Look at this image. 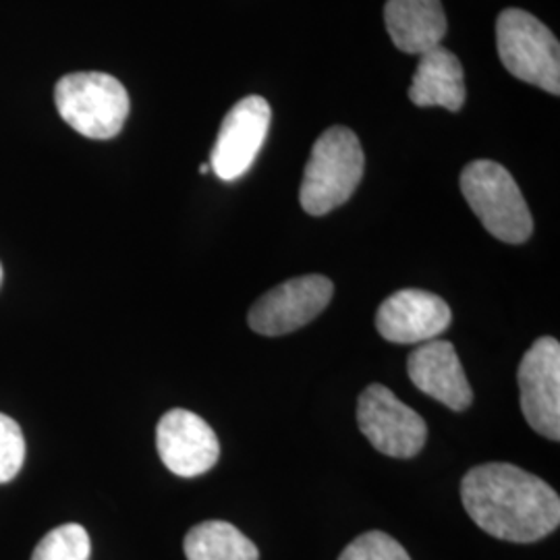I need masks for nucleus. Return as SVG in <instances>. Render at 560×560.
<instances>
[{
	"label": "nucleus",
	"instance_id": "f257e3e1",
	"mask_svg": "<svg viewBox=\"0 0 560 560\" xmlns=\"http://www.w3.org/2000/svg\"><path fill=\"white\" fill-rule=\"evenodd\" d=\"M460 501L474 523L499 540L532 544L560 523L552 486L511 463H486L465 474Z\"/></svg>",
	"mask_w": 560,
	"mask_h": 560
},
{
	"label": "nucleus",
	"instance_id": "f03ea898",
	"mask_svg": "<svg viewBox=\"0 0 560 560\" xmlns=\"http://www.w3.org/2000/svg\"><path fill=\"white\" fill-rule=\"evenodd\" d=\"M360 138L347 127H330L312 148L303 171L300 203L310 217H324L349 200L363 177Z\"/></svg>",
	"mask_w": 560,
	"mask_h": 560
},
{
	"label": "nucleus",
	"instance_id": "7ed1b4c3",
	"mask_svg": "<svg viewBox=\"0 0 560 560\" xmlns=\"http://www.w3.org/2000/svg\"><path fill=\"white\" fill-rule=\"evenodd\" d=\"M460 191L492 237L511 245L532 237L534 219L529 206L517 180L499 162H469L460 173Z\"/></svg>",
	"mask_w": 560,
	"mask_h": 560
},
{
	"label": "nucleus",
	"instance_id": "20e7f679",
	"mask_svg": "<svg viewBox=\"0 0 560 560\" xmlns=\"http://www.w3.org/2000/svg\"><path fill=\"white\" fill-rule=\"evenodd\" d=\"M60 119L90 140L117 138L129 117V94L117 78L98 71L65 75L55 88Z\"/></svg>",
	"mask_w": 560,
	"mask_h": 560
},
{
	"label": "nucleus",
	"instance_id": "39448f33",
	"mask_svg": "<svg viewBox=\"0 0 560 560\" xmlns=\"http://www.w3.org/2000/svg\"><path fill=\"white\" fill-rule=\"evenodd\" d=\"M497 46L511 75L559 96V40L536 15L521 9L502 11L497 21Z\"/></svg>",
	"mask_w": 560,
	"mask_h": 560
},
{
	"label": "nucleus",
	"instance_id": "423d86ee",
	"mask_svg": "<svg viewBox=\"0 0 560 560\" xmlns=\"http://www.w3.org/2000/svg\"><path fill=\"white\" fill-rule=\"evenodd\" d=\"M358 425L370 444L386 457L411 459L420 455L428 428L418 411L382 384H370L358 400Z\"/></svg>",
	"mask_w": 560,
	"mask_h": 560
},
{
	"label": "nucleus",
	"instance_id": "0eeeda50",
	"mask_svg": "<svg viewBox=\"0 0 560 560\" xmlns=\"http://www.w3.org/2000/svg\"><path fill=\"white\" fill-rule=\"evenodd\" d=\"M332 295V280L322 275L284 280L252 305L247 324L261 337H282L318 318Z\"/></svg>",
	"mask_w": 560,
	"mask_h": 560
},
{
	"label": "nucleus",
	"instance_id": "6e6552de",
	"mask_svg": "<svg viewBox=\"0 0 560 560\" xmlns=\"http://www.w3.org/2000/svg\"><path fill=\"white\" fill-rule=\"evenodd\" d=\"M521 409L532 430L560 441V345L552 337L536 340L517 372Z\"/></svg>",
	"mask_w": 560,
	"mask_h": 560
},
{
	"label": "nucleus",
	"instance_id": "1a4fd4ad",
	"mask_svg": "<svg viewBox=\"0 0 560 560\" xmlns=\"http://www.w3.org/2000/svg\"><path fill=\"white\" fill-rule=\"evenodd\" d=\"M272 108L261 96L237 102L224 117L210 154V168L221 180H237L252 168L268 138Z\"/></svg>",
	"mask_w": 560,
	"mask_h": 560
},
{
	"label": "nucleus",
	"instance_id": "9d476101",
	"mask_svg": "<svg viewBox=\"0 0 560 560\" xmlns=\"http://www.w3.org/2000/svg\"><path fill=\"white\" fill-rule=\"evenodd\" d=\"M162 463L179 478H198L221 457V442L208 421L187 409H171L156 428Z\"/></svg>",
	"mask_w": 560,
	"mask_h": 560
},
{
	"label": "nucleus",
	"instance_id": "9b49d317",
	"mask_svg": "<svg viewBox=\"0 0 560 560\" xmlns=\"http://www.w3.org/2000/svg\"><path fill=\"white\" fill-rule=\"evenodd\" d=\"M453 320L448 303L421 289H400L382 301L376 328L384 340L397 345L428 342L442 335Z\"/></svg>",
	"mask_w": 560,
	"mask_h": 560
},
{
	"label": "nucleus",
	"instance_id": "f8f14e48",
	"mask_svg": "<svg viewBox=\"0 0 560 560\" xmlns=\"http://www.w3.org/2000/svg\"><path fill=\"white\" fill-rule=\"evenodd\" d=\"M407 374L423 395L453 411H465L474 402L459 355L448 340L434 339L420 345L407 360Z\"/></svg>",
	"mask_w": 560,
	"mask_h": 560
},
{
	"label": "nucleus",
	"instance_id": "ddd939ff",
	"mask_svg": "<svg viewBox=\"0 0 560 560\" xmlns=\"http://www.w3.org/2000/svg\"><path fill=\"white\" fill-rule=\"evenodd\" d=\"M384 23L393 44L400 52L423 55L446 34V15L441 0H388Z\"/></svg>",
	"mask_w": 560,
	"mask_h": 560
},
{
	"label": "nucleus",
	"instance_id": "4468645a",
	"mask_svg": "<svg viewBox=\"0 0 560 560\" xmlns=\"http://www.w3.org/2000/svg\"><path fill=\"white\" fill-rule=\"evenodd\" d=\"M465 98V73L457 55L442 46L420 55V62L409 88V101L421 108L441 106L451 113H457L463 108Z\"/></svg>",
	"mask_w": 560,
	"mask_h": 560
},
{
	"label": "nucleus",
	"instance_id": "2eb2a0df",
	"mask_svg": "<svg viewBox=\"0 0 560 560\" xmlns=\"http://www.w3.org/2000/svg\"><path fill=\"white\" fill-rule=\"evenodd\" d=\"M187 560H260L258 546L229 521H203L183 541Z\"/></svg>",
	"mask_w": 560,
	"mask_h": 560
},
{
	"label": "nucleus",
	"instance_id": "dca6fc26",
	"mask_svg": "<svg viewBox=\"0 0 560 560\" xmlns=\"http://www.w3.org/2000/svg\"><path fill=\"white\" fill-rule=\"evenodd\" d=\"M92 541L80 523H65L48 532L36 546L32 560H90Z\"/></svg>",
	"mask_w": 560,
	"mask_h": 560
},
{
	"label": "nucleus",
	"instance_id": "f3484780",
	"mask_svg": "<svg viewBox=\"0 0 560 560\" xmlns=\"http://www.w3.org/2000/svg\"><path fill=\"white\" fill-rule=\"evenodd\" d=\"M339 560H411V557L393 536L365 532L342 550Z\"/></svg>",
	"mask_w": 560,
	"mask_h": 560
},
{
	"label": "nucleus",
	"instance_id": "a211bd4d",
	"mask_svg": "<svg viewBox=\"0 0 560 560\" xmlns=\"http://www.w3.org/2000/svg\"><path fill=\"white\" fill-rule=\"evenodd\" d=\"M25 460V439L20 423L0 413V483L13 480Z\"/></svg>",
	"mask_w": 560,
	"mask_h": 560
},
{
	"label": "nucleus",
	"instance_id": "6ab92c4d",
	"mask_svg": "<svg viewBox=\"0 0 560 560\" xmlns=\"http://www.w3.org/2000/svg\"><path fill=\"white\" fill-rule=\"evenodd\" d=\"M212 168H210V164H201L200 166V173L201 175H208Z\"/></svg>",
	"mask_w": 560,
	"mask_h": 560
},
{
	"label": "nucleus",
	"instance_id": "aec40b11",
	"mask_svg": "<svg viewBox=\"0 0 560 560\" xmlns=\"http://www.w3.org/2000/svg\"><path fill=\"white\" fill-rule=\"evenodd\" d=\"M0 284H2V266H0Z\"/></svg>",
	"mask_w": 560,
	"mask_h": 560
}]
</instances>
